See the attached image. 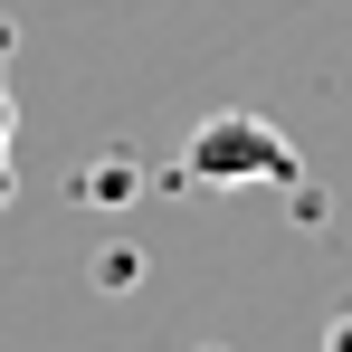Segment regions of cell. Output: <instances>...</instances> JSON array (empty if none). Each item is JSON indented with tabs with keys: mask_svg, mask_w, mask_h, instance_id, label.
Returning <instances> with one entry per match:
<instances>
[{
	"mask_svg": "<svg viewBox=\"0 0 352 352\" xmlns=\"http://www.w3.org/2000/svg\"><path fill=\"white\" fill-rule=\"evenodd\" d=\"M190 181H295V143L267 115H210L190 133Z\"/></svg>",
	"mask_w": 352,
	"mask_h": 352,
	"instance_id": "1",
	"label": "cell"
},
{
	"mask_svg": "<svg viewBox=\"0 0 352 352\" xmlns=\"http://www.w3.org/2000/svg\"><path fill=\"white\" fill-rule=\"evenodd\" d=\"M10 133H19V105H10V76H0V200H10Z\"/></svg>",
	"mask_w": 352,
	"mask_h": 352,
	"instance_id": "2",
	"label": "cell"
}]
</instances>
